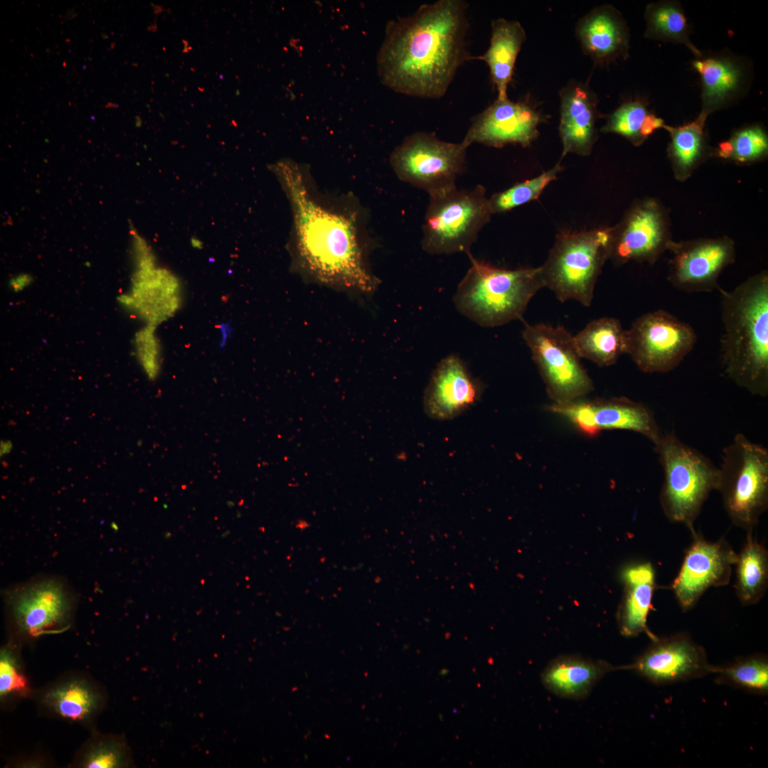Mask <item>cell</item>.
<instances>
[{
	"label": "cell",
	"instance_id": "31",
	"mask_svg": "<svg viewBox=\"0 0 768 768\" xmlns=\"http://www.w3.org/2000/svg\"><path fill=\"white\" fill-rule=\"evenodd\" d=\"M644 17L645 38L683 44L695 57L702 54L690 39V25L679 1L664 0L650 3L646 7Z\"/></svg>",
	"mask_w": 768,
	"mask_h": 768
},
{
	"label": "cell",
	"instance_id": "12",
	"mask_svg": "<svg viewBox=\"0 0 768 768\" xmlns=\"http://www.w3.org/2000/svg\"><path fill=\"white\" fill-rule=\"evenodd\" d=\"M6 604L14 634L22 639L65 629L73 610L68 588L54 578L36 580L14 589L8 594Z\"/></svg>",
	"mask_w": 768,
	"mask_h": 768
},
{
	"label": "cell",
	"instance_id": "2",
	"mask_svg": "<svg viewBox=\"0 0 768 768\" xmlns=\"http://www.w3.org/2000/svg\"><path fill=\"white\" fill-rule=\"evenodd\" d=\"M467 4L439 0L390 21L377 55L381 82L409 96L439 99L458 69L471 59L466 48Z\"/></svg>",
	"mask_w": 768,
	"mask_h": 768
},
{
	"label": "cell",
	"instance_id": "39",
	"mask_svg": "<svg viewBox=\"0 0 768 768\" xmlns=\"http://www.w3.org/2000/svg\"><path fill=\"white\" fill-rule=\"evenodd\" d=\"M31 282V277L28 274H21L14 277L11 282V286L15 291H20L25 288Z\"/></svg>",
	"mask_w": 768,
	"mask_h": 768
},
{
	"label": "cell",
	"instance_id": "14",
	"mask_svg": "<svg viewBox=\"0 0 768 768\" xmlns=\"http://www.w3.org/2000/svg\"><path fill=\"white\" fill-rule=\"evenodd\" d=\"M547 410L567 419L590 437L603 430H629L642 434L654 444L662 434L651 409L624 397L581 398L562 404L552 403Z\"/></svg>",
	"mask_w": 768,
	"mask_h": 768
},
{
	"label": "cell",
	"instance_id": "11",
	"mask_svg": "<svg viewBox=\"0 0 768 768\" xmlns=\"http://www.w3.org/2000/svg\"><path fill=\"white\" fill-rule=\"evenodd\" d=\"M626 351L646 373H667L690 352L696 334L688 324L663 310L639 317L626 330Z\"/></svg>",
	"mask_w": 768,
	"mask_h": 768
},
{
	"label": "cell",
	"instance_id": "38",
	"mask_svg": "<svg viewBox=\"0 0 768 768\" xmlns=\"http://www.w3.org/2000/svg\"><path fill=\"white\" fill-rule=\"evenodd\" d=\"M156 326L146 325L134 337L137 358L147 377L155 380L161 369V347L155 334Z\"/></svg>",
	"mask_w": 768,
	"mask_h": 768
},
{
	"label": "cell",
	"instance_id": "35",
	"mask_svg": "<svg viewBox=\"0 0 768 768\" xmlns=\"http://www.w3.org/2000/svg\"><path fill=\"white\" fill-rule=\"evenodd\" d=\"M128 745L122 737H92L78 754L75 764L82 768H119L132 764Z\"/></svg>",
	"mask_w": 768,
	"mask_h": 768
},
{
	"label": "cell",
	"instance_id": "1",
	"mask_svg": "<svg viewBox=\"0 0 768 768\" xmlns=\"http://www.w3.org/2000/svg\"><path fill=\"white\" fill-rule=\"evenodd\" d=\"M289 200V246L295 264L319 282L363 293L378 279L368 262L370 238L363 208L352 196L319 190L306 165L283 159L271 165Z\"/></svg>",
	"mask_w": 768,
	"mask_h": 768
},
{
	"label": "cell",
	"instance_id": "36",
	"mask_svg": "<svg viewBox=\"0 0 768 768\" xmlns=\"http://www.w3.org/2000/svg\"><path fill=\"white\" fill-rule=\"evenodd\" d=\"M563 169L560 161L550 170L533 178L513 185L489 198L493 214L505 213L537 199Z\"/></svg>",
	"mask_w": 768,
	"mask_h": 768
},
{
	"label": "cell",
	"instance_id": "21",
	"mask_svg": "<svg viewBox=\"0 0 768 768\" xmlns=\"http://www.w3.org/2000/svg\"><path fill=\"white\" fill-rule=\"evenodd\" d=\"M701 84V110L698 118L706 122L746 92L750 81L748 64L730 54H701L691 63Z\"/></svg>",
	"mask_w": 768,
	"mask_h": 768
},
{
	"label": "cell",
	"instance_id": "34",
	"mask_svg": "<svg viewBox=\"0 0 768 768\" xmlns=\"http://www.w3.org/2000/svg\"><path fill=\"white\" fill-rule=\"evenodd\" d=\"M715 681L742 689L754 694L768 693V658L763 654H754L735 658L732 663L715 666Z\"/></svg>",
	"mask_w": 768,
	"mask_h": 768
},
{
	"label": "cell",
	"instance_id": "28",
	"mask_svg": "<svg viewBox=\"0 0 768 768\" xmlns=\"http://www.w3.org/2000/svg\"><path fill=\"white\" fill-rule=\"evenodd\" d=\"M705 122L696 117L681 126H663L670 137L668 159L673 176L679 181H686L700 165L713 157L714 147L710 144Z\"/></svg>",
	"mask_w": 768,
	"mask_h": 768
},
{
	"label": "cell",
	"instance_id": "32",
	"mask_svg": "<svg viewBox=\"0 0 768 768\" xmlns=\"http://www.w3.org/2000/svg\"><path fill=\"white\" fill-rule=\"evenodd\" d=\"M664 124L662 118L649 109L644 100H634L622 103L610 113L600 131L619 134L639 146Z\"/></svg>",
	"mask_w": 768,
	"mask_h": 768
},
{
	"label": "cell",
	"instance_id": "40",
	"mask_svg": "<svg viewBox=\"0 0 768 768\" xmlns=\"http://www.w3.org/2000/svg\"><path fill=\"white\" fill-rule=\"evenodd\" d=\"M219 327L222 334L220 346L223 347L227 341L228 338L230 336L233 329L228 323L220 324L219 325Z\"/></svg>",
	"mask_w": 768,
	"mask_h": 768
},
{
	"label": "cell",
	"instance_id": "19",
	"mask_svg": "<svg viewBox=\"0 0 768 768\" xmlns=\"http://www.w3.org/2000/svg\"><path fill=\"white\" fill-rule=\"evenodd\" d=\"M132 286L120 302L136 312L146 325L156 326L172 317L182 303L179 279L170 271L155 266L154 257L137 260Z\"/></svg>",
	"mask_w": 768,
	"mask_h": 768
},
{
	"label": "cell",
	"instance_id": "25",
	"mask_svg": "<svg viewBox=\"0 0 768 768\" xmlns=\"http://www.w3.org/2000/svg\"><path fill=\"white\" fill-rule=\"evenodd\" d=\"M617 669L609 663L577 656H562L553 660L542 673L544 686L560 697L581 699L608 672Z\"/></svg>",
	"mask_w": 768,
	"mask_h": 768
},
{
	"label": "cell",
	"instance_id": "16",
	"mask_svg": "<svg viewBox=\"0 0 768 768\" xmlns=\"http://www.w3.org/2000/svg\"><path fill=\"white\" fill-rule=\"evenodd\" d=\"M692 535L693 542L671 586L683 612L692 609L708 588L729 583L738 556L723 538L710 542L696 532Z\"/></svg>",
	"mask_w": 768,
	"mask_h": 768
},
{
	"label": "cell",
	"instance_id": "13",
	"mask_svg": "<svg viewBox=\"0 0 768 768\" xmlns=\"http://www.w3.org/2000/svg\"><path fill=\"white\" fill-rule=\"evenodd\" d=\"M611 235L609 259L614 262L653 264L673 240L668 209L654 198L638 200L611 227Z\"/></svg>",
	"mask_w": 768,
	"mask_h": 768
},
{
	"label": "cell",
	"instance_id": "29",
	"mask_svg": "<svg viewBox=\"0 0 768 768\" xmlns=\"http://www.w3.org/2000/svg\"><path fill=\"white\" fill-rule=\"evenodd\" d=\"M573 341L580 358L599 366L614 364L626 351V330L612 317L592 320L573 336Z\"/></svg>",
	"mask_w": 768,
	"mask_h": 768
},
{
	"label": "cell",
	"instance_id": "23",
	"mask_svg": "<svg viewBox=\"0 0 768 768\" xmlns=\"http://www.w3.org/2000/svg\"><path fill=\"white\" fill-rule=\"evenodd\" d=\"M575 33L582 51L604 65L629 55L630 36L622 14L609 4L594 8L579 20Z\"/></svg>",
	"mask_w": 768,
	"mask_h": 768
},
{
	"label": "cell",
	"instance_id": "17",
	"mask_svg": "<svg viewBox=\"0 0 768 768\" xmlns=\"http://www.w3.org/2000/svg\"><path fill=\"white\" fill-rule=\"evenodd\" d=\"M704 648L684 633L651 640L630 669L656 685L672 684L714 673Z\"/></svg>",
	"mask_w": 768,
	"mask_h": 768
},
{
	"label": "cell",
	"instance_id": "5",
	"mask_svg": "<svg viewBox=\"0 0 768 768\" xmlns=\"http://www.w3.org/2000/svg\"><path fill=\"white\" fill-rule=\"evenodd\" d=\"M654 445L663 472L662 511L670 521L686 525L693 533L695 520L717 489L718 466L673 432H662Z\"/></svg>",
	"mask_w": 768,
	"mask_h": 768
},
{
	"label": "cell",
	"instance_id": "20",
	"mask_svg": "<svg viewBox=\"0 0 768 768\" xmlns=\"http://www.w3.org/2000/svg\"><path fill=\"white\" fill-rule=\"evenodd\" d=\"M481 387L457 355L442 358L432 372L423 398L424 410L430 417L452 419L474 404Z\"/></svg>",
	"mask_w": 768,
	"mask_h": 768
},
{
	"label": "cell",
	"instance_id": "10",
	"mask_svg": "<svg viewBox=\"0 0 768 768\" xmlns=\"http://www.w3.org/2000/svg\"><path fill=\"white\" fill-rule=\"evenodd\" d=\"M468 147L463 142L441 140L433 133L415 132L394 149L390 163L399 179L431 195L456 186Z\"/></svg>",
	"mask_w": 768,
	"mask_h": 768
},
{
	"label": "cell",
	"instance_id": "9",
	"mask_svg": "<svg viewBox=\"0 0 768 768\" xmlns=\"http://www.w3.org/2000/svg\"><path fill=\"white\" fill-rule=\"evenodd\" d=\"M523 338L554 404L584 398L594 388L580 361L573 336L561 326L526 324Z\"/></svg>",
	"mask_w": 768,
	"mask_h": 768
},
{
	"label": "cell",
	"instance_id": "8",
	"mask_svg": "<svg viewBox=\"0 0 768 768\" xmlns=\"http://www.w3.org/2000/svg\"><path fill=\"white\" fill-rule=\"evenodd\" d=\"M422 227V249L431 255L470 254L478 235L493 213L485 188L457 186L429 195Z\"/></svg>",
	"mask_w": 768,
	"mask_h": 768
},
{
	"label": "cell",
	"instance_id": "6",
	"mask_svg": "<svg viewBox=\"0 0 768 768\" xmlns=\"http://www.w3.org/2000/svg\"><path fill=\"white\" fill-rule=\"evenodd\" d=\"M611 228L563 231L541 265L544 285L560 302L591 305L596 282L609 259Z\"/></svg>",
	"mask_w": 768,
	"mask_h": 768
},
{
	"label": "cell",
	"instance_id": "37",
	"mask_svg": "<svg viewBox=\"0 0 768 768\" xmlns=\"http://www.w3.org/2000/svg\"><path fill=\"white\" fill-rule=\"evenodd\" d=\"M30 686L21 667L14 644L10 643L1 651L0 696L1 702L27 696Z\"/></svg>",
	"mask_w": 768,
	"mask_h": 768
},
{
	"label": "cell",
	"instance_id": "27",
	"mask_svg": "<svg viewBox=\"0 0 768 768\" xmlns=\"http://www.w3.org/2000/svg\"><path fill=\"white\" fill-rule=\"evenodd\" d=\"M491 27L489 46L483 55L475 58L488 65L491 81L497 90L496 98L504 99L508 97L507 89L526 34L521 23L514 20L494 19Z\"/></svg>",
	"mask_w": 768,
	"mask_h": 768
},
{
	"label": "cell",
	"instance_id": "7",
	"mask_svg": "<svg viewBox=\"0 0 768 768\" xmlns=\"http://www.w3.org/2000/svg\"><path fill=\"white\" fill-rule=\"evenodd\" d=\"M716 491L732 523L753 530L768 508V449L735 434L722 452Z\"/></svg>",
	"mask_w": 768,
	"mask_h": 768
},
{
	"label": "cell",
	"instance_id": "26",
	"mask_svg": "<svg viewBox=\"0 0 768 768\" xmlns=\"http://www.w3.org/2000/svg\"><path fill=\"white\" fill-rule=\"evenodd\" d=\"M40 703L50 713L60 718L85 723L102 708L104 697L90 681L72 677L55 683L40 695Z\"/></svg>",
	"mask_w": 768,
	"mask_h": 768
},
{
	"label": "cell",
	"instance_id": "33",
	"mask_svg": "<svg viewBox=\"0 0 768 768\" xmlns=\"http://www.w3.org/2000/svg\"><path fill=\"white\" fill-rule=\"evenodd\" d=\"M768 156V134L759 124H752L732 132L713 148V157L740 165H749Z\"/></svg>",
	"mask_w": 768,
	"mask_h": 768
},
{
	"label": "cell",
	"instance_id": "24",
	"mask_svg": "<svg viewBox=\"0 0 768 768\" xmlns=\"http://www.w3.org/2000/svg\"><path fill=\"white\" fill-rule=\"evenodd\" d=\"M622 577L625 588L617 613L621 634L630 637L646 633L651 640L656 639L657 636L647 626L655 588L652 565L644 562L629 566L623 570Z\"/></svg>",
	"mask_w": 768,
	"mask_h": 768
},
{
	"label": "cell",
	"instance_id": "3",
	"mask_svg": "<svg viewBox=\"0 0 768 768\" xmlns=\"http://www.w3.org/2000/svg\"><path fill=\"white\" fill-rule=\"evenodd\" d=\"M721 292V361L726 376L752 395H768V274Z\"/></svg>",
	"mask_w": 768,
	"mask_h": 768
},
{
	"label": "cell",
	"instance_id": "41",
	"mask_svg": "<svg viewBox=\"0 0 768 768\" xmlns=\"http://www.w3.org/2000/svg\"><path fill=\"white\" fill-rule=\"evenodd\" d=\"M11 447H12V445H11V442H4L1 444V454H5L9 453L10 452V450L11 449Z\"/></svg>",
	"mask_w": 768,
	"mask_h": 768
},
{
	"label": "cell",
	"instance_id": "15",
	"mask_svg": "<svg viewBox=\"0 0 768 768\" xmlns=\"http://www.w3.org/2000/svg\"><path fill=\"white\" fill-rule=\"evenodd\" d=\"M669 282L680 290L711 292L719 289L720 273L735 260V247L728 237L672 240Z\"/></svg>",
	"mask_w": 768,
	"mask_h": 768
},
{
	"label": "cell",
	"instance_id": "22",
	"mask_svg": "<svg viewBox=\"0 0 768 768\" xmlns=\"http://www.w3.org/2000/svg\"><path fill=\"white\" fill-rule=\"evenodd\" d=\"M559 96L561 159L568 153L590 155L598 137L596 124L600 117L595 93L587 84L572 81L560 90Z\"/></svg>",
	"mask_w": 768,
	"mask_h": 768
},
{
	"label": "cell",
	"instance_id": "30",
	"mask_svg": "<svg viewBox=\"0 0 768 768\" xmlns=\"http://www.w3.org/2000/svg\"><path fill=\"white\" fill-rule=\"evenodd\" d=\"M747 532L745 545L735 564V589L742 604L752 605L763 597L767 590L768 552L753 537V530Z\"/></svg>",
	"mask_w": 768,
	"mask_h": 768
},
{
	"label": "cell",
	"instance_id": "4",
	"mask_svg": "<svg viewBox=\"0 0 768 768\" xmlns=\"http://www.w3.org/2000/svg\"><path fill=\"white\" fill-rule=\"evenodd\" d=\"M454 297L457 309L484 327L520 319L537 292L545 287L541 267L508 270L474 258Z\"/></svg>",
	"mask_w": 768,
	"mask_h": 768
},
{
	"label": "cell",
	"instance_id": "18",
	"mask_svg": "<svg viewBox=\"0 0 768 768\" xmlns=\"http://www.w3.org/2000/svg\"><path fill=\"white\" fill-rule=\"evenodd\" d=\"M545 118L527 101L496 98L472 118L462 142L468 146L474 143L496 148L510 144L530 146L539 136L538 126Z\"/></svg>",
	"mask_w": 768,
	"mask_h": 768
}]
</instances>
